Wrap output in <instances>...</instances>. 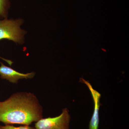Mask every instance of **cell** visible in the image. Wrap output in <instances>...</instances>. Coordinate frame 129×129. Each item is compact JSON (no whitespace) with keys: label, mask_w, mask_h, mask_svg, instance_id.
I'll list each match as a JSON object with an SVG mask.
<instances>
[{"label":"cell","mask_w":129,"mask_h":129,"mask_svg":"<svg viewBox=\"0 0 129 129\" xmlns=\"http://www.w3.org/2000/svg\"><path fill=\"white\" fill-rule=\"evenodd\" d=\"M23 23L21 18L0 19V41L6 39L19 45L24 44L26 32L21 28Z\"/></svg>","instance_id":"obj_2"},{"label":"cell","mask_w":129,"mask_h":129,"mask_svg":"<svg viewBox=\"0 0 129 129\" xmlns=\"http://www.w3.org/2000/svg\"><path fill=\"white\" fill-rule=\"evenodd\" d=\"M11 7L10 0H0V19L8 18Z\"/></svg>","instance_id":"obj_6"},{"label":"cell","mask_w":129,"mask_h":129,"mask_svg":"<svg viewBox=\"0 0 129 129\" xmlns=\"http://www.w3.org/2000/svg\"><path fill=\"white\" fill-rule=\"evenodd\" d=\"M67 108L62 109V112L55 117L42 118L36 122V129H69L70 115Z\"/></svg>","instance_id":"obj_3"},{"label":"cell","mask_w":129,"mask_h":129,"mask_svg":"<svg viewBox=\"0 0 129 129\" xmlns=\"http://www.w3.org/2000/svg\"><path fill=\"white\" fill-rule=\"evenodd\" d=\"M0 78L13 84H17L20 79H33L36 75L35 72L23 73L7 67L2 62H0Z\"/></svg>","instance_id":"obj_4"},{"label":"cell","mask_w":129,"mask_h":129,"mask_svg":"<svg viewBox=\"0 0 129 129\" xmlns=\"http://www.w3.org/2000/svg\"><path fill=\"white\" fill-rule=\"evenodd\" d=\"M0 129H36L35 127L29 125H24L20 127H15L10 124H5V125H0Z\"/></svg>","instance_id":"obj_7"},{"label":"cell","mask_w":129,"mask_h":129,"mask_svg":"<svg viewBox=\"0 0 129 129\" xmlns=\"http://www.w3.org/2000/svg\"><path fill=\"white\" fill-rule=\"evenodd\" d=\"M43 108L36 95L18 92L0 102V122L30 125L43 118Z\"/></svg>","instance_id":"obj_1"},{"label":"cell","mask_w":129,"mask_h":129,"mask_svg":"<svg viewBox=\"0 0 129 129\" xmlns=\"http://www.w3.org/2000/svg\"><path fill=\"white\" fill-rule=\"evenodd\" d=\"M80 81L85 84L88 86L91 93L94 105V112L89 125V129H98L99 123V111L101 105L100 100L101 95L99 92L92 88L89 82L82 78L80 79Z\"/></svg>","instance_id":"obj_5"}]
</instances>
